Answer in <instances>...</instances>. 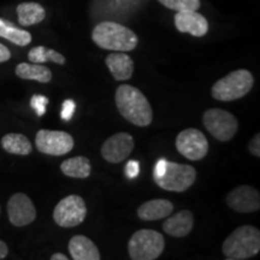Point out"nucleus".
Segmentation results:
<instances>
[{
	"instance_id": "obj_1",
	"label": "nucleus",
	"mask_w": 260,
	"mask_h": 260,
	"mask_svg": "<svg viewBox=\"0 0 260 260\" xmlns=\"http://www.w3.org/2000/svg\"><path fill=\"white\" fill-rule=\"evenodd\" d=\"M116 106L126 121L138 126H147L153 119L151 104L141 90L130 86L121 84L116 90Z\"/></svg>"
},
{
	"instance_id": "obj_2",
	"label": "nucleus",
	"mask_w": 260,
	"mask_h": 260,
	"mask_svg": "<svg viewBox=\"0 0 260 260\" xmlns=\"http://www.w3.org/2000/svg\"><path fill=\"white\" fill-rule=\"evenodd\" d=\"M92 40L104 50L129 52L138 46V35L132 29L116 22L106 21L96 24L92 31Z\"/></svg>"
},
{
	"instance_id": "obj_3",
	"label": "nucleus",
	"mask_w": 260,
	"mask_h": 260,
	"mask_svg": "<svg viewBox=\"0 0 260 260\" xmlns=\"http://www.w3.org/2000/svg\"><path fill=\"white\" fill-rule=\"evenodd\" d=\"M222 251L228 260H246L260 252V232L255 226L236 228L223 242Z\"/></svg>"
},
{
	"instance_id": "obj_4",
	"label": "nucleus",
	"mask_w": 260,
	"mask_h": 260,
	"mask_svg": "<svg viewBox=\"0 0 260 260\" xmlns=\"http://www.w3.org/2000/svg\"><path fill=\"white\" fill-rule=\"evenodd\" d=\"M254 86V77L246 69L235 70L213 84L212 96L219 102H234L247 95Z\"/></svg>"
},
{
	"instance_id": "obj_5",
	"label": "nucleus",
	"mask_w": 260,
	"mask_h": 260,
	"mask_svg": "<svg viewBox=\"0 0 260 260\" xmlns=\"http://www.w3.org/2000/svg\"><path fill=\"white\" fill-rule=\"evenodd\" d=\"M165 239L160 233L151 229L138 230L130 237L128 252L133 260H154L161 255Z\"/></svg>"
},
{
	"instance_id": "obj_6",
	"label": "nucleus",
	"mask_w": 260,
	"mask_h": 260,
	"mask_svg": "<svg viewBox=\"0 0 260 260\" xmlns=\"http://www.w3.org/2000/svg\"><path fill=\"white\" fill-rule=\"evenodd\" d=\"M195 178H197V171L193 167L167 160L164 174L153 180L161 189L182 193L193 186Z\"/></svg>"
},
{
	"instance_id": "obj_7",
	"label": "nucleus",
	"mask_w": 260,
	"mask_h": 260,
	"mask_svg": "<svg viewBox=\"0 0 260 260\" xmlns=\"http://www.w3.org/2000/svg\"><path fill=\"white\" fill-rule=\"evenodd\" d=\"M204 126L219 141H230L239 129V122L233 113L222 109H210L203 117Z\"/></svg>"
},
{
	"instance_id": "obj_8",
	"label": "nucleus",
	"mask_w": 260,
	"mask_h": 260,
	"mask_svg": "<svg viewBox=\"0 0 260 260\" xmlns=\"http://www.w3.org/2000/svg\"><path fill=\"white\" fill-rule=\"evenodd\" d=\"M87 216L83 198L71 194L61 199L53 210V219L61 228H75L82 224Z\"/></svg>"
},
{
	"instance_id": "obj_9",
	"label": "nucleus",
	"mask_w": 260,
	"mask_h": 260,
	"mask_svg": "<svg viewBox=\"0 0 260 260\" xmlns=\"http://www.w3.org/2000/svg\"><path fill=\"white\" fill-rule=\"evenodd\" d=\"M35 145L41 153L58 157L69 153L74 148L75 141L73 136L65 132L41 129L35 138Z\"/></svg>"
},
{
	"instance_id": "obj_10",
	"label": "nucleus",
	"mask_w": 260,
	"mask_h": 260,
	"mask_svg": "<svg viewBox=\"0 0 260 260\" xmlns=\"http://www.w3.org/2000/svg\"><path fill=\"white\" fill-rule=\"evenodd\" d=\"M176 148L189 160H201L209 152V141L200 130L194 128L184 129L177 135Z\"/></svg>"
},
{
	"instance_id": "obj_11",
	"label": "nucleus",
	"mask_w": 260,
	"mask_h": 260,
	"mask_svg": "<svg viewBox=\"0 0 260 260\" xmlns=\"http://www.w3.org/2000/svg\"><path fill=\"white\" fill-rule=\"evenodd\" d=\"M8 214L12 225L25 226L37 218V209L28 195L16 193L8 201Z\"/></svg>"
},
{
	"instance_id": "obj_12",
	"label": "nucleus",
	"mask_w": 260,
	"mask_h": 260,
	"mask_svg": "<svg viewBox=\"0 0 260 260\" xmlns=\"http://www.w3.org/2000/svg\"><path fill=\"white\" fill-rule=\"evenodd\" d=\"M134 149V139L128 133H117L104 142L102 155L106 161L118 164L128 159Z\"/></svg>"
},
{
	"instance_id": "obj_13",
	"label": "nucleus",
	"mask_w": 260,
	"mask_h": 260,
	"mask_svg": "<svg viewBox=\"0 0 260 260\" xmlns=\"http://www.w3.org/2000/svg\"><path fill=\"white\" fill-rule=\"evenodd\" d=\"M226 204L230 209L240 213H253L260 209L259 191L251 186H239L226 195Z\"/></svg>"
},
{
	"instance_id": "obj_14",
	"label": "nucleus",
	"mask_w": 260,
	"mask_h": 260,
	"mask_svg": "<svg viewBox=\"0 0 260 260\" xmlns=\"http://www.w3.org/2000/svg\"><path fill=\"white\" fill-rule=\"evenodd\" d=\"M175 27L180 32H188L193 37L201 38L209 31V22L198 11H178L175 15Z\"/></svg>"
},
{
	"instance_id": "obj_15",
	"label": "nucleus",
	"mask_w": 260,
	"mask_h": 260,
	"mask_svg": "<svg viewBox=\"0 0 260 260\" xmlns=\"http://www.w3.org/2000/svg\"><path fill=\"white\" fill-rule=\"evenodd\" d=\"M105 64L115 80L126 81L132 79L134 73V61L126 53L123 52L110 53L106 57Z\"/></svg>"
},
{
	"instance_id": "obj_16",
	"label": "nucleus",
	"mask_w": 260,
	"mask_h": 260,
	"mask_svg": "<svg viewBox=\"0 0 260 260\" xmlns=\"http://www.w3.org/2000/svg\"><path fill=\"white\" fill-rule=\"evenodd\" d=\"M169 217V216H168ZM194 225V216L190 211L183 210L169 217L162 223V229L168 235L174 237H184L191 232Z\"/></svg>"
},
{
	"instance_id": "obj_17",
	"label": "nucleus",
	"mask_w": 260,
	"mask_h": 260,
	"mask_svg": "<svg viewBox=\"0 0 260 260\" xmlns=\"http://www.w3.org/2000/svg\"><path fill=\"white\" fill-rule=\"evenodd\" d=\"M69 252L74 260H99L100 252L95 243L87 236L75 235L69 241Z\"/></svg>"
},
{
	"instance_id": "obj_18",
	"label": "nucleus",
	"mask_w": 260,
	"mask_h": 260,
	"mask_svg": "<svg viewBox=\"0 0 260 260\" xmlns=\"http://www.w3.org/2000/svg\"><path fill=\"white\" fill-rule=\"evenodd\" d=\"M174 204L168 199H153L146 201L138 209V216L142 220H158L170 216Z\"/></svg>"
},
{
	"instance_id": "obj_19",
	"label": "nucleus",
	"mask_w": 260,
	"mask_h": 260,
	"mask_svg": "<svg viewBox=\"0 0 260 260\" xmlns=\"http://www.w3.org/2000/svg\"><path fill=\"white\" fill-rule=\"evenodd\" d=\"M15 73L19 79L47 83L52 80V71L47 67L37 63H21L16 67Z\"/></svg>"
},
{
	"instance_id": "obj_20",
	"label": "nucleus",
	"mask_w": 260,
	"mask_h": 260,
	"mask_svg": "<svg viewBox=\"0 0 260 260\" xmlns=\"http://www.w3.org/2000/svg\"><path fill=\"white\" fill-rule=\"evenodd\" d=\"M18 16V23L23 27H29L40 23L46 17L44 6L38 3H22L16 9Z\"/></svg>"
},
{
	"instance_id": "obj_21",
	"label": "nucleus",
	"mask_w": 260,
	"mask_h": 260,
	"mask_svg": "<svg viewBox=\"0 0 260 260\" xmlns=\"http://www.w3.org/2000/svg\"><path fill=\"white\" fill-rule=\"evenodd\" d=\"M60 170L65 176L71 178H87L92 172L90 161L87 157H74L67 159L60 164Z\"/></svg>"
},
{
	"instance_id": "obj_22",
	"label": "nucleus",
	"mask_w": 260,
	"mask_h": 260,
	"mask_svg": "<svg viewBox=\"0 0 260 260\" xmlns=\"http://www.w3.org/2000/svg\"><path fill=\"white\" fill-rule=\"evenodd\" d=\"M2 147L8 153L17 155H28L32 151L30 140L23 134H16V133H10L2 139Z\"/></svg>"
},
{
	"instance_id": "obj_23",
	"label": "nucleus",
	"mask_w": 260,
	"mask_h": 260,
	"mask_svg": "<svg viewBox=\"0 0 260 260\" xmlns=\"http://www.w3.org/2000/svg\"><path fill=\"white\" fill-rule=\"evenodd\" d=\"M0 38H4L17 46H27L31 42V34L16 27L12 22L0 17Z\"/></svg>"
},
{
	"instance_id": "obj_24",
	"label": "nucleus",
	"mask_w": 260,
	"mask_h": 260,
	"mask_svg": "<svg viewBox=\"0 0 260 260\" xmlns=\"http://www.w3.org/2000/svg\"><path fill=\"white\" fill-rule=\"evenodd\" d=\"M28 59L31 63H46V61H53V63L64 65L65 64V57L59 52L51 50V48L44 47V46H37L31 48L28 53Z\"/></svg>"
},
{
	"instance_id": "obj_25",
	"label": "nucleus",
	"mask_w": 260,
	"mask_h": 260,
	"mask_svg": "<svg viewBox=\"0 0 260 260\" xmlns=\"http://www.w3.org/2000/svg\"><path fill=\"white\" fill-rule=\"evenodd\" d=\"M165 8L175 11H198L200 8V0H158Z\"/></svg>"
},
{
	"instance_id": "obj_26",
	"label": "nucleus",
	"mask_w": 260,
	"mask_h": 260,
	"mask_svg": "<svg viewBox=\"0 0 260 260\" xmlns=\"http://www.w3.org/2000/svg\"><path fill=\"white\" fill-rule=\"evenodd\" d=\"M48 104V98L44 95H34L30 100V105L35 110L38 116H44L46 113V106Z\"/></svg>"
},
{
	"instance_id": "obj_27",
	"label": "nucleus",
	"mask_w": 260,
	"mask_h": 260,
	"mask_svg": "<svg viewBox=\"0 0 260 260\" xmlns=\"http://www.w3.org/2000/svg\"><path fill=\"white\" fill-rule=\"evenodd\" d=\"M75 109H76V105H75V102L71 99H68L65 100L63 103V105H61V118H63V121H70L71 118H73L74 113H75Z\"/></svg>"
},
{
	"instance_id": "obj_28",
	"label": "nucleus",
	"mask_w": 260,
	"mask_h": 260,
	"mask_svg": "<svg viewBox=\"0 0 260 260\" xmlns=\"http://www.w3.org/2000/svg\"><path fill=\"white\" fill-rule=\"evenodd\" d=\"M125 176L128 178H136L140 174V162L138 160H130L125 165Z\"/></svg>"
},
{
	"instance_id": "obj_29",
	"label": "nucleus",
	"mask_w": 260,
	"mask_h": 260,
	"mask_svg": "<svg viewBox=\"0 0 260 260\" xmlns=\"http://www.w3.org/2000/svg\"><path fill=\"white\" fill-rule=\"evenodd\" d=\"M248 149L249 152L254 155V157H260V134H255L254 138L251 140L248 145Z\"/></svg>"
},
{
	"instance_id": "obj_30",
	"label": "nucleus",
	"mask_w": 260,
	"mask_h": 260,
	"mask_svg": "<svg viewBox=\"0 0 260 260\" xmlns=\"http://www.w3.org/2000/svg\"><path fill=\"white\" fill-rule=\"evenodd\" d=\"M165 165H167V159L161 158L155 162V167L153 169V178L160 177L165 171Z\"/></svg>"
},
{
	"instance_id": "obj_31",
	"label": "nucleus",
	"mask_w": 260,
	"mask_h": 260,
	"mask_svg": "<svg viewBox=\"0 0 260 260\" xmlns=\"http://www.w3.org/2000/svg\"><path fill=\"white\" fill-rule=\"evenodd\" d=\"M10 58H11V52L5 45L0 44V63H4V61H8Z\"/></svg>"
},
{
	"instance_id": "obj_32",
	"label": "nucleus",
	"mask_w": 260,
	"mask_h": 260,
	"mask_svg": "<svg viewBox=\"0 0 260 260\" xmlns=\"http://www.w3.org/2000/svg\"><path fill=\"white\" fill-rule=\"evenodd\" d=\"M8 253H9L8 245H6L4 241H2V240H0V259L6 258Z\"/></svg>"
},
{
	"instance_id": "obj_33",
	"label": "nucleus",
	"mask_w": 260,
	"mask_h": 260,
	"mask_svg": "<svg viewBox=\"0 0 260 260\" xmlns=\"http://www.w3.org/2000/svg\"><path fill=\"white\" fill-rule=\"evenodd\" d=\"M67 255H64L63 253H54L53 255H51V260H68Z\"/></svg>"
},
{
	"instance_id": "obj_34",
	"label": "nucleus",
	"mask_w": 260,
	"mask_h": 260,
	"mask_svg": "<svg viewBox=\"0 0 260 260\" xmlns=\"http://www.w3.org/2000/svg\"><path fill=\"white\" fill-rule=\"evenodd\" d=\"M0 211H2V209H0Z\"/></svg>"
}]
</instances>
